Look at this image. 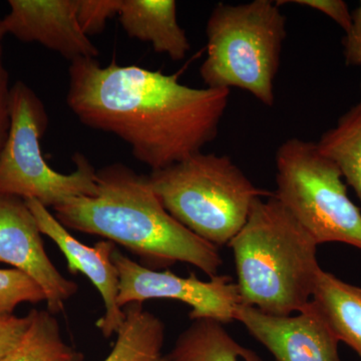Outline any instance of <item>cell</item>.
<instances>
[{"instance_id":"cell-5","label":"cell","mask_w":361,"mask_h":361,"mask_svg":"<svg viewBox=\"0 0 361 361\" xmlns=\"http://www.w3.org/2000/svg\"><path fill=\"white\" fill-rule=\"evenodd\" d=\"M148 180L178 222L218 248L238 234L256 199L272 195L254 186L229 157L203 152L152 171Z\"/></svg>"},{"instance_id":"cell-18","label":"cell","mask_w":361,"mask_h":361,"mask_svg":"<svg viewBox=\"0 0 361 361\" xmlns=\"http://www.w3.org/2000/svg\"><path fill=\"white\" fill-rule=\"evenodd\" d=\"M32 322L7 361H80V353L63 341L59 324L49 310L30 311Z\"/></svg>"},{"instance_id":"cell-2","label":"cell","mask_w":361,"mask_h":361,"mask_svg":"<svg viewBox=\"0 0 361 361\" xmlns=\"http://www.w3.org/2000/svg\"><path fill=\"white\" fill-rule=\"evenodd\" d=\"M97 193L54 207L66 229L97 235L125 247L149 269L188 263L208 276L218 275L219 248L190 231L166 210L148 176L116 163L97 171Z\"/></svg>"},{"instance_id":"cell-8","label":"cell","mask_w":361,"mask_h":361,"mask_svg":"<svg viewBox=\"0 0 361 361\" xmlns=\"http://www.w3.org/2000/svg\"><path fill=\"white\" fill-rule=\"evenodd\" d=\"M111 258L120 280V307L149 299H175L192 308V320L212 319L225 324L235 320V311L242 304L238 286L230 276L216 275L203 281L194 273L180 277L169 270L149 269L118 250Z\"/></svg>"},{"instance_id":"cell-10","label":"cell","mask_w":361,"mask_h":361,"mask_svg":"<svg viewBox=\"0 0 361 361\" xmlns=\"http://www.w3.org/2000/svg\"><path fill=\"white\" fill-rule=\"evenodd\" d=\"M234 319L276 361H341L338 339L311 302L296 315L288 316L267 314L240 304Z\"/></svg>"},{"instance_id":"cell-24","label":"cell","mask_w":361,"mask_h":361,"mask_svg":"<svg viewBox=\"0 0 361 361\" xmlns=\"http://www.w3.org/2000/svg\"><path fill=\"white\" fill-rule=\"evenodd\" d=\"M8 73L2 63V49L0 44V155L4 151L9 130H11V108H9Z\"/></svg>"},{"instance_id":"cell-7","label":"cell","mask_w":361,"mask_h":361,"mask_svg":"<svg viewBox=\"0 0 361 361\" xmlns=\"http://www.w3.org/2000/svg\"><path fill=\"white\" fill-rule=\"evenodd\" d=\"M11 130L0 155V195L37 200L49 208L75 197L97 193V171L89 159L75 154V170L56 172L42 155V135L49 127L44 103L27 85L16 82L9 92Z\"/></svg>"},{"instance_id":"cell-16","label":"cell","mask_w":361,"mask_h":361,"mask_svg":"<svg viewBox=\"0 0 361 361\" xmlns=\"http://www.w3.org/2000/svg\"><path fill=\"white\" fill-rule=\"evenodd\" d=\"M260 361L232 338L222 323L212 319L193 320L166 355V361Z\"/></svg>"},{"instance_id":"cell-19","label":"cell","mask_w":361,"mask_h":361,"mask_svg":"<svg viewBox=\"0 0 361 361\" xmlns=\"http://www.w3.org/2000/svg\"><path fill=\"white\" fill-rule=\"evenodd\" d=\"M45 301L44 292L35 280L16 269H0V314H13L21 303Z\"/></svg>"},{"instance_id":"cell-14","label":"cell","mask_w":361,"mask_h":361,"mask_svg":"<svg viewBox=\"0 0 361 361\" xmlns=\"http://www.w3.org/2000/svg\"><path fill=\"white\" fill-rule=\"evenodd\" d=\"M339 342L361 358V288L320 270L310 300Z\"/></svg>"},{"instance_id":"cell-11","label":"cell","mask_w":361,"mask_h":361,"mask_svg":"<svg viewBox=\"0 0 361 361\" xmlns=\"http://www.w3.org/2000/svg\"><path fill=\"white\" fill-rule=\"evenodd\" d=\"M35 216L39 231L58 245L68 261L71 273H82L99 290L103 298L104 314L96 325L106 338L116 334L125 322V311L118 303V273L113 262L116 244L102 240L90 247L75 239L49 208L37 200H25Z\"/></svg>"},{"instance_id":"cell-21","label":"cell","mask_w":361,"mask_h":361,"mask_svg":"<svg viewBox=\"0 0 361 361\" xmlns=\"http://www.w3.org/2000/svg\"><path fill=\"white\" fill-rule=\"evenodd\" d=\"M32 322L30 313L23 317L0 314V361H7L20 345Z\"/></svg>"},{"instance_id":"cell-9","label":"cell","mask_w":361,"mask_h":361,"mask_svg":"<svg viewBox=\"0 0 361 361\" xmlns=\"http://www.w3.org/2000/svg\"><path fill=\"white\" fill-rule=\"evenodd\" d=\"M0 262L13 266L39 284L52 314L65 310L66 301L78 290V285L52 264L35 216L18 197L0 195Z\"/></svg>"},{"instance_id":"cell-17","label":"cell","mask_w":361,"mask_h":361,"mask_svg":"<svg viewBox=\"0 0 361 361\" xmlns=\"http://www.w3.org/2000/svg\"><path fill=\"white\" fill-rule=\"evenodd\" d=\"M323 155L336 164L361 202V101L339 118L316 142Z\"/></svg>"},{"instance_id":"cell-20","label":"cell","mask_w":361,"mask_h":361,"mask_svg":"<svg viewBox=\"0 0 361 361\" xmlns=\"http://www.w3.org/2000/svg\"><path fill=\"white\" fill-rule=\"evenodd\" d=\"M121 0H78L77 16L82 32L90 37L103 32L106 23L118 16Z\"/></svg>"},{"instance_id":"cell-1","label":"cell","mask_w":361,"mask_h":361,"mask_svg":"<svg viewBox=\"0 0 361 361\" xmlns=\"http://www.w3.org/2000/svg\"><path fill=\"white\" fill-rule=\"evenodd\" d=\"M230 90L196 89L137 66L71 61L66 103L87 127L127 142L137 161L161 170L202 152L219 132Z\"/></svg>"},{"instance_id":"cell-25","label":"cell","mask_w":361,"mask_h":361,"mask_svg":"<svg viewBox=\"0 0 361 361\" xmlns=\"http://www.w3.org/2000/svg\"><path fill=\"white\" fill-rule=\"evenodd\" d=\"M6 35L4 32V26H2V20H0V42H1L2 37Z\"/></svg>"},{"instance_id":"cell-13","label":"cell","mask_w":361,"mask_h":361,"mask_svg":"<svg viewBox=\"0 0 361 361\" xmlns=\"http://www.w3.org/2000/svg\"><path fill=\"white\" fill-rule=\"evenodd\" d=\"M118 16L130 37L149 42L157 54L172 61L186 58L191 45L178 21L174 0H121Z\"/></svg>"},{"instance_id":"cell-3","label":"cell","mask_w":361,"mask_h":361,"mask_svg":"<svg viewBox=\"0 0 361 361\" xmlns=\"http://www.w3.org/2000/svg\"><path fill=\"white\" fill-rule=\"evenodd\" d=\"M229 246L242 304L288 316L310 302L322 270L318 244L274 194L256 199Z\"/></svg>"},{"instance_id":"cell-23","label":"cell","mask_w":361,"mask_h":361,"mask_svg":"<svg viewBox=\"0 0 361 361\" xmlns=\"http://www.w3.org/2000/svg\"><path fill=\"white\" fill-rule=\"evenodd\" d=\"M342 45L346 65L361 66V1L357 8L353 11V25L350 30L344 35Z\"/></svg>"},{"instance_id":"cell-6","label":"cell","mask_w":361,"mask_h":361,"mask_svg":"<svg viewBox=\"0 0 361 361\" xmlns=\"http://www.w3.org/2000/svg\"><path fill=\"white\" fill-rule=\"evenodd\" d=\"M276 191L280 203L318 245L329 242L361 250V212L351 201L336 164L313 142L293 137L278 148Z\"/></svg>"},{"instance_id":"cell-15","label":"cell","mask_w":361,"mask_h":361,"mask_svg":"<svg viewBox=\"0 0 361 361\" xmlns=\"http://www.w3.org/2000/svg\"><path fill=\"white\" fill-rule=\"evenodd\" d=\"M125 322L116 332V341L104 361H166L163 355L165 325L145 310L142 303L125 306Z\"/></svg>"},{"instance_id":"cell-12","label":"cell","mask_w":361,"mask_h":361,"mask_svg":"<svg viewBox=\"0 0 361 361\" xmlns=\"http://www.w3.org/2000/svg\"><path fill=\"white\" fill-rule=\"evenodd\" d=\"M4 32L37 42L68 61L96 59L99 51L78 23V0H9Z\"/></svg>"},{"instance_id":"cell-22","label":"cell","mask_w":361,"mask_h":361,"mask_svg":"<svg viewBox=\"0 0 361 361\" xmlns=\"http://www.w3.org/2000/svg\"><path fill=\"white\" fill-rule=\"evenodd\" d=\"M277 4L280 6L284 4H294L315 9L336 21L344 33L348 32L353 25V11H349L348 4L342 0H291L277 1Z\"/></svg>"},{"instance_id":"cell-4","label":"cell","mask_w":361,"mask_h":361,"mask_svg":"<svg viewBox=\"0 0 361 361\" xmlns=\"http://www.w3.org/2000/svg\"><path fill=\"white\" fill-rule=\"evenodd\" d=\"M286 35V18L277 1L218 4L207 21L202 80L211 89L246 90L264 106H274Z\"/></svg>"}]
</instances>
